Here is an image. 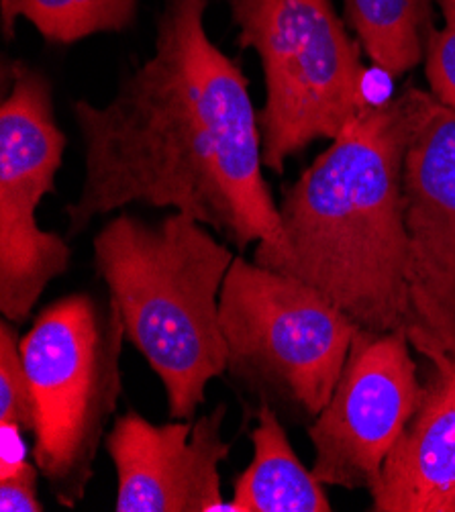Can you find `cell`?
<instances>
[{
  "label": "cell",
  "mask_w": 455,
  "mask_h": 512,
  "mask_svg": "<svg viewBox=\"0 0 455 512\" xmlns=\"http://www.w3.org/2000/svg\"><path fill=\"white\" fill-rule=\"evenodd\" d=\"M209 0H164L154 54L107 105L76 100L84 182L66 207L68 237L131 204L184 213L254 260L290 262L280 207L264 178L260 117L241 64L211 39Z\"/></svg>",
  "instance_id": "6da1fadb"
},
{
  "label": "cell",
  "mask_w": 455,
  "mask_h": 512,
  "mask_svg": "<svg viewBox=\"0 0 455 512\" xmlns=\"http://www.w3.org/2000/svg\"><path fill=\"white\" fill-rule=\"evenodd\" d=\"M413 86L374 102L300 174L280 200L290 262L360 327L409 331V237L402 162Z\"/></svg>",
  "instance_id": "7a4b0ae2"
},
{
  "label": "cell",
  "mask_w": 455,
  "mask_h": 512,
  "mask_svg": "<svg viewBox=\"0 0 455 512\" xmlns=\"http://www.w3.org/2000/svg\"><path fill=\"white\" fill-rule=\"evenodd\" d=\"M94 270L119 306L127 341L158 374L170 417L196 419L229 372L219 302L237 255L184 213L147 223L121 213L92 241Z\"/></svg>",
  "instance_id": "3957f363"
},
{
  "label": "cell",
  "mask_w": 455,
  "mask_h": 512,
  "mask_svg": "<svg viewBox=\"0 0 455 512\" xmlns=\"http://www.w3.org/2000/svg\"><path fill=\"white\" fill-rule=\"evenodd\" d=\"M125 341L119 306L84 292L49 304L21 337L35 400L33 462L66 508L84 500L117 413Z\"/></svg>",
  "instance_id": "277c9868"
},
{
  "label": "cell",
  "mask_w": 455,
  "mask_h": 512,
  "mask_svg": "<svg viewBox=\"0 0 455 512\" xmlns=\"http://www.w3.org/2000/svg\"><path fill=\"white\" fill-rule=\"evenodd\" d=\"M241 49L264 70L260 117L264 166L284 172L319 139L333 141L374 102L366 92L360 43L331 0H223Z\"/></svg>",
  "instance_id": "5b68a950"
},
{
  "label": "cell",
  "mask_w": 455,
  "mask_h": 512,
  "mask_svg": "<svg viewBox=\"0 0 455 512\" xmlns=\"http://www.w3.org/2000/svg\"><path fill=\"white\" fill-rule=\"evenodd\" d=\"M229 372L278 390L309 417L329 402L358 323L311 284L235 258L219 302Z\"/></svg>",
  "instance_id": "8992f818"
},
{
  "label": "cell",
  "mask_w": 455,
  "mask_h": 512,
  "mask_svg": "<svg viewBox=\"0 0 455 512\" xmlns=\"http://www.w3.org/2000/svg\"><path fill=\"white\" fill-rule=\"evenodd\" d=\"M9 74L0 105V313L23 325L45 288L70 268L66 239L43 231L35 217L56 190L66 135L49 80L25 62H13Z\"/></svg>",
  "instance_id": "52a82bcc"
},
{
  "label": "cell",
  "mask_w": 455,
  "mask_h": 512,
  "mask_svg": "<svg viewBox=\"0 0 455 512\" xmlns=\"http://www.w3.org/2000/svg\"><path fill=\"white\" fill-rule=\"evenodd\" d=\"M409 237L407 337L429 362L455 353V109L413 86L402 162Z\"/></svg>",
  "instance_id": "ba28073f"
},
{
  "label": "cell",
  "mask_w": 455,
  "mask_h": 512,
  "mask_svg": "<svg viewBox=\"0 0 455 512\" xmlns=\"http://www.w3.org/2000/svg\"><path fill=\"white\" fill-rule=\"evenodd\" d=\"M411 347L404 331L358 327L335 390L309 429L311 470L325 486H376L421 396Z\"/></svg>",
  "instance_id": "9c48e42d"
},
{
  "label": "cell",
  "mask_w": 455,
  "mask_h": 512,
  "mask_svg": "<svg viewBox=\"0 0 455 512\" xmlns=\"http://www.w3.org/2000/svg\"><path fill=\"white\" fill-rule=\"evenodd\" d=\"M227 406L196 419L154 425L135 411L105 437L117 470V512L231 510L221 494L219 466L231 445L223 437Z\"/></svg>",
  "instance_id": "30bf717a"
},
{
  "label": "cell",
  "mask_w": 455,
  "mask_h": 512,
  "mask_svg": "<svg viewBox=\"0 0 455 512\" xmlns=\"http://www.w3.org/2000/svg\"><path fill=\"white\" fill-rule=\"evenodd\" d=\"M370 494L374 512H455V353L431 362Z\"/></svg>",
  "instance_id": "8fae6325"
},
{
  "label": "cell",
  "mask_w": 455,
  "mask_h": 512,
  "mask_svg": "<svg viewBox=\"0 0 455 512\" xmlns=\"http://www.w3.org/2000/svg\"><path fill=\"white\" fill-rule=\"evenodd\" d=\"M254 459L233 486V512H329L325 484L302 466L274 408L262 404L251 431Z\"/></svg>",
  "instance_id": "7c38bea8"
},
{
  "label": "cell",
  "mask_w": 455,
  "mask_h": 512,
  "mask_svg": "<svg viewBox=\"0 0 455 512\" xmlns=\"http://www.w3.org/2000/svg\"><path fill=\"white\" fill-rule=\"evenodd\" d=\"M347 21L372 64L400 78L425 60L437 0H343Z\"/></svg>",
  "instance_id": "4fadbf2b"
},
{
  "label": "cell",
  "mask_w": 455,
  "mask_h": 512,
  "mask_svg": "<svg viewBox=\"0 0 455 512\" xmlns=\"http://www.w3.org/2000/svg\"><path fill=\"white\" fill-rule=\"evenodd\" d=\"M139 7L141 0H0V31L15 39L19 21H25L47 43L74 45L131 29Z\"/></svg>",
  "instance_id": "5bb4252c"
},
{
  "label": "cell",
  "mask_w": 455,
  "mask_h": 512,
  "mask_svg": "<svg viewBox=\"0 0 455 512\" xmlns=\"http://www.w3.org/2000/svg\"><path fill=\"white\" fill-rule=\"evenodd\" d=\"M21 337L7 321L0 325V425L35 431V400L21 357Z\"/></svg>",
  "instance_id": "9a60e30c"
},
{
  "label": "cell",
  "mask_w": 455,
  "mask_h": 512,
  "mask_svg": "<svg viewBox=\"0 0 455 512\" xmlns=\"http://www.w3.org/2000/svg\"><path fill=\"white\" fill-rule=\"evenodd\" d=\"M443 25L433 29L425 51L429 92L455 109V0H437Z\"/></svg>",
  "instance_id": "2e32d148"
},
{
  "label": "cell",
  "mask_w": 455,
  "mask_h": 512,
  "mask_svg": "<svg viewBox=\"0 0 455 512\" xmlns=\"http://www.w3.org/2000/svg\"><path fill=\"white\" fill-rule=\"evenodd\" d=\"M37 464L27 457L3 459L0 466V510L3 512H41L45 510L37 498Z\"/></svg>",
  "instance_id": "e0dca14e"
}]
</instances>
